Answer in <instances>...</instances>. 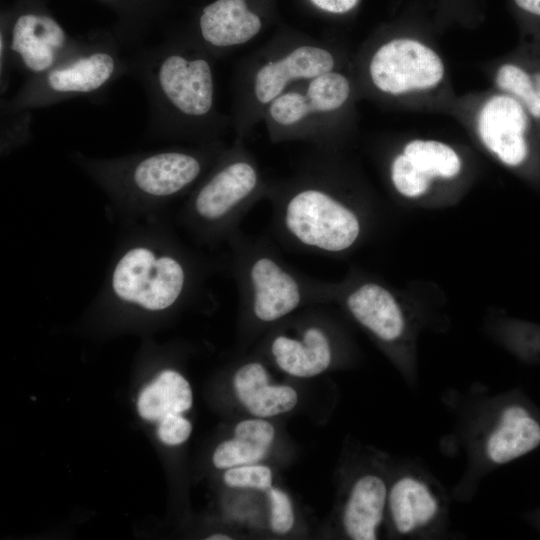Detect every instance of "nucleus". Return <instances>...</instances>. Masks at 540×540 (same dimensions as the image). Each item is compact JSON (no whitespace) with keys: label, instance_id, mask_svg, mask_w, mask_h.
I'll list each match as a JSON object with an SVG mask.
<instances>
[{"label":"nucleus","instance_id":"f257e3e1","mask_svg":"<svg viewBox=\"0 0 540 540\" xmlns=\"http://www.w3.org/2000/svg\"><path fill=\"white\" fill-rule=\"evenodd\" d=\"M213 269L163 216L127 225L93 309L130 319L164 317L202 296Z\"/></svg>","mask_w":540,"mask_h":540},{"label":"nucleus","instance_id":"f03ea898","mask_svg":"<svg viewBox=\"0 0 540 540\" xmlns=\"http://www.w3.org/2000/svg\"><path fill=\"white\" fill-rule=\"evenodd\" d=\"M70 160L106 195L110 216L125 226L163 216L164 209L204 174L206 156L183 149H160L97 158L79 151Z\"/></svg>","mask_w":540,"mask_h":540},{"label":"nucleus","instance_id":"7ed1b4c3","mask_svg":"<svg viewBox=\"0 0 540 540\" xmlns=\"http://www.w3.org/2000/svg\"><path fill=\"white\" fill-rule=\"evenodd\" d=\"M227 244L241 310L251 325L277 324L305 306L331 302V283L293 269L267 240L238 231Z\"/></svg>","mask_w":540,"mask_h":540},{"label":"nucleus","instance_id":"20e7f679","mask_svg":"<svg viewBox=\"0 0 540 540\" xmlns=\"http://www.w3.org/2000/svg\"><path fill=\"white\" fill-rule=\"evenodd\" d=\"M128 67L147 94L153 138L162 137L171 118H200L213 108V75L205 58H190L164 44L137 51L128 57Z\"/></svg>","mask_w":540,"mask_h":540},{"label":"nucleus","instance_id":"39448f33","mask_svg":"<svg viewBox=\"0 0 540 540\" xmlns=\"http://www.w3.org/2000/svg\"><path fill=\"white\" fill-rule=\"evenodd\" d=\"M271 226L288 248L324 257L346 253L362 233L359 214L317 186L301 187L276 201Z\"/></svg>","mask_w":540,"mask_h":540},{"label":"nucleus","instance_id":"423d86ee","mask_svg":"<svg viewBox=\"0 0 540 540\" xmlns=\"http://www.w3.org/2000/svg\"><path fill=\"white\" fill-rule=\"evenodd\" d=\"M121 45L100 37L80 40L56 66L42 75L26 79L9 100H2L1 112L32 111L74 97L103 92L128 74V57L122 55Z\"/></svg>","mask_w":540,"mask_h":540},{"label":"nucleus","instance_id":"0eeeda50","mask_svg":"<svg viewBox=\"0 0 540 540\" xmlns=\"http://www.w3.org/2000/svg\"><path fill=\"white\" fill-rule=\"evenodd\" d=\"M259 186L254 166L242 159L229 160L212 171L184 203L178 224L198 244L215 247L239 230Z\"/></svg>","mask_w":540,"mask_h":540},{"label":"nucleus","instance_id":"6e6552de","mask_svg":"<svg viewBox=\"0 0 540 540\" xmlns=\"http://www.w3.org/2000/svg\"><path fill=\"white\" fill-rule=\"evenodd\" d=\"M469 422L468 473L475 479L534 450L540 444V424L517 404L485 399Z\"/></svg>","mask_w":540,"mask_h":540},{"label":"nucleus","instance_id":"1a4fd4ad","mask_svg":"<svg viewBox=\"0 0 540 540\" xmlns=\"http://www.w3.org/2000/svg\"><path fill=\"white\" fill-rule=\"evenodd\" d=\"M447 514L443 490L421 467H406L389 481L386 518L396 536H439L446 529Z\"/></svg>","mask_w":540,"mask_h":540},{"label":"nucleus","instance_id":"9d476101","mask_svg":"<svg viewBox=\"0 0 540 540\" xmlns=\"http://www.w3.org/2000/svg\"><path fill=\"white\" fill-rule=\"evenodd\" d=\"M374 85L399 95L430 89L443 78L444 65L434 50L413 39H394L382 45L369 66Z\"/></svg>","mask_w":540,"mask_h":540},{"label":"nucleus","instance_id":"9b49d317","mask_svg":"<svg viewBox=\"0 0 540 540\" xmlns=\"http://www.w3.org/2000/svg\"><path fill=\"white\" fill-rule=\"evenodd\" d=\"M5 34L13 68L22 72L26 79L47 72L78 45L62 26L44 13L20 14Z\"/></svg>","mask_w":540,"mask_h":540},{"label":"nucleus","instance_id":"f8f14e48","mask_svg":"<svg viewBox=\"0 0 540 540\" xmlns=\"http://www.w3.org/2000/svg\"><path fill=\"white\" fill-rule=\"evenodd\" d=\"M326 319L307 314L276 331L267 343V352L285 374L312 378L324 373L334 362L335 342Z\"/></svg>","mask_w":540,"mask_h":540},{"label":"nucleus","instance_id":"ddd939ff","mask_svg":"<svg viewBox=\"0 0 540 540\" xmlns=\"http://www.w3.org/2000/svg\"><path fill=\"white\" fill-rule=\"evenodd\" d=\"M193 405V392L188 380L173 368H164L141 390L137 411L148 422L157 423V436L168 446L186 442L192 424L184 414Z\"/></svg>","mask_w":540,"mask_h":540},{"label":"nucleus","instance_id":"4468645a","mask_svg":"<svg viewBox=\"0 0 540 540\" xmlns=\"http://www.w3.org/2000/svg\"><path fill=\"white\" fill-rule=\"evenodd\" d=\"M331 301L341 302L359 325L384 344H396L405 334L406 320L399 303L379 283L332 284Z\"/></svg>","mask_w":540,"mask_h":540},{"label":"nucleus","instance_id":"2eb2a0df","mask_svg":"<svg viewBox=\"0 0 540 540\" xmlns=\"http://www.w3.org/2000/svg\"><path fill=\"white\" fill-rule=\"evenodd\" d=\"M528 117L522 105L508 95H494L482 106L477 120L484 145L506 165L521 164L528 153L525 131Z\"/></svg>","mask_w":540,"mask_h":540},{"label":"nucleus","instance_id":"dca6fc26","mask_svg":"<svg viewBox=\"0 0 540 540\" xmlns=\"http://www.w3.org/2000/svg\"><path fill=\"white\" fill-rule=\"evenodd\" d=\"M389 481L368 470L358 474L347 491L342 511V530L352 540L378 539L387 514Z\"/></svg>","mask_w":540,"mask_h":540},{"label":"nucleus","instance_id":"f3484780","mask_svg":"<svg viewBox=\"0 0 540 540\" xmlns=\"http://www.w3.org/2000/svg\"><path fill=\"white\" fill-rule=\"evenodd\" d=\"M234 394L253 417L268 419L292 411L298 404L295 388L272 381L266 365L257 359L237 367L232 377Z\"/></svg>","mask_w":540,"mask_h":540},{"label":"nucleus","instance_id":"a211bd4d","mask_svg":"<svg viewBox=\"0 0 540 540\" xmlns=\"http://www.w3.org/2000/svg\"><path fill=\"white\" fill-rule=\"evenodd\" d=\"M334 67L333 56L325 49L301 46L280 61L263 65L255 78V96L261 103L278 97L288 82L315 78L330 72Z\"/></svg>","mask_w":540,"mask_h":540},{"label":"nucleus","instance_id":"6ab92c4d","mask_svg":"<svg viewBox=\"0 0 540 540\" xmlns=\"http://www.w3.org/2000/svg\"><path fill=\"white\" fill-rule=\"evenodd\" d=\"M202 38L214 47L243 44L261 28L259 17L245 0H216L206 6L199 21Z\"/></svg>","mask_w":540,"mask_h":540},{"label":"nucleus","instance_id":"aec40b11","mask_svg":"<svg viewBox=\"0 0 540 540\" xmlns=\"http://www.w3.org/2000/svg\"><path fill=\"white\" fill-rule=\"evenodd\" d=\"M276 437L275 427L264 418L251 417L236 423L233 437L222 441L214 450L215 468L259 463L270 452Z\"/></svg>","mask_w":540,"mask_h":540},{"label":"nucleus","instance_id":"412c9836","mask_svg":"<svg viewBox=\"0 0 540 540\" xmlns=\"http://www.w3.org/2000/svg\"><path fill=\"white\" fill-rule=\"evenodd\" d=\"M414 165L433 177L451 178L461 169V161L457 153L448 145L433 140H414L409 142L403 151Z\"/></svg>","mask_w":540,"mask_h":540},{"label":"nucleus","instance_id":"4be33fe9","mask_svg":"<svg viewBox=\"0 0 540 540\" xmlns=\"http://www.w3.org/2000/svg\"><path fill=\"white\" fill-rule=\"evenodd\" d=\"M350 93L345 76L327 72L315 77L309 84L307 100L310 112H330L341 107Z\"/></svg>","mask_w":540,"mask_h":540},{"label":"nucleus","instance_id":"5701e85b","mask_svg":"<svg viewBox=\"0 0 540 540\" xmlns=\"http://www.w3.org/2000/svg\"><path fill=\"white\" fill-rule=\"evenodd\" d=\"M498 87L519 98L529 112L540 118V72L531 76L520 67L504 64L496 75Z\"/></svg>","mask_w":540,"mask_h":540},{"label":"nucleus","instance_id":"b1692460","mask_svg":"<svg viewBox=\"0 0 540 540\" xmlns=\"http://www.w3.org/2000/svg\"><path fill=\"white\" fill-rule=\"evenodd\" d=\"M391 179L396 190L409 198L418 197L425 193L431 180L403 153L396 156L392 162Z\"/></svg>","mask_w":540,"mask_h":540},{"label":"nucleus","instance_id":"393cba45","mask_svg":"<svg viewBox=\"0 0 540 540\" xmlns=\"http://www.w3.org/2000/svg\"><path fill=\"white\" fill-rule=\"evenodd\" d=\"M223 482L236 489H251L266 492L273 486V472L267 465L243 464L225 470Z\"/></svg>","mask_w":540,"mask_h":540},{"label":"nucleus","instance_id":"a878e982","mask_svg":"<svg viewBox=\"0 0 540 540\" xmlns=\"http://www.w3.org/2000/svg\"><path fill=\"white\" fill-rule=\"evenodd\" d=\"M31 137V111L1 112V154L25 145Z\"/></svg>","mask_w":540,"mask_h":540},{"label":"nucleus","instance_id":"bb28decb","mask_svg":"<svg viewBox=\"0 0 540 540\" xmlns=\"http://www.w3.org/2000/svg\"><path fill=\"white\" fill-rule=\"evenodd\" d=\"M269 504V528L277 535H286L294 527L295 512L290 496L279 487L266 492Z\"/></svg>","mask_w":540,"mask_h":540},{"label":"nucleus","instance_id":"cd10ccee","mask_svg":"<svg viewBox=\"0 0 540 540\" xmlns=\"http://www.w3.org/2000/svg\"><path fill=\"white\" fill-rule=\"evenodd\" d=\"M309 112L307 97L296 92L278 96L270 107L272 118L282 125L294 124L304 118Z\"/></svg>","mask_w":540,"mask_h":540},{"label":"nucleus","instance_id":"c85d7f7f","mask_svg":"<svg viewBox=\"0 0 540 540\" xmlns=\"http://www.w3.org/2000/svg\"><path fill=\"white\" fill-rule=\"evenodd\" d=\"M318 8L332 12L345 13L351 10L358 0H311Z\"/></svg>","mask_w":540,"mask_h":540},{"label":"nucleus","instance_id":"c756f323","mask_svg":"<svg viewBox=\"0 0 540 540\" xmlns=\"http://www.w3.org/2000/svg\"><path fill=\"white\" fill-rule=\"evenodd\" d=\"M521 10L540 17V0H514Z\"/></svg>","mask_w":540,"mask_h":540},{"label":"nucleus","instance_id":"7c9ffc66","mask_svg":"<svg viewBox=\"0 0 540 540\" xmlns=\"http://www.w3.org/2000/svg\"><path fill=\"white\" fill-rule=\"evenodd\" d=\"M206 539L207 540H230L232 539V537H230V535L228 534L216 533V534H211Z\"/></svg>","mask_w":540,"mask_h":540}]
</instances>
